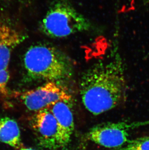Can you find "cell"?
<instances>
[{
  "label": "cell",
  "instance_id": "obj_1",
  "mask_svg": "<svg viewBox=\"0 0 149 150\" xmlns=\"http://www.w3.org/2000/svg\"><path fill=\"white\" fill-rule=\"evenodd\" d=\"M80 94L85 108L98 115L116 108L124 100L126 82L121 59L99 62L85 71L80 82Z\"/></svg>",
  "mask_w": 149,
  "mask_h": 150
},
{
  "label": "cell",
  "instance_id": "obj_2",
  "mask_svg": "<svg viewBox=\"0 0 149 150\" xmlns=\"http://www.w3.org/2000/svg\"><path fill=\"white\" fill-rule=\"evenodd\" d=\"M23 66L30 80L60 82L74 74L73 63L63 52L53 46L39 43L32 46L23 57Z\"/></svg>",
  "mask_w": 149,
  "mask_h": 150
},
{
  "label": "cell",
  "instance_id": "obj_3",
  "mask_svg": "<svg viewBox=\"0 0 149 150\" xmlns=\"http://www.w3.org/2000/svg\"><path fill=\"white\" fill-rule=\"evenodd\" d=\"M90 21L74 8L68 0H57L40 23L41 32L52 38H62L88 31Z\"/></svg>",
  "mask_w": 149,
  "mask_h": 150
},
{
  "label": "cell",
  "instance_id": "obj_4",
  "mask_svg": "<svg viewBox=\"0 0 149 150\" xmlns=\"http://www.w3.org/2000/svg\"><path fill=\"white\" fill-rule=\"evenodd\" d=\"M149 125V120L137 122H108L93 126L88 137L93 142L109 149H118L128 142L130 132Z\"/></svg>",
  "mask_w": 149,
  "mask_h": 150
},
{
  "label": "cell",
  "instance_id": "obj_5",
  "mask_svg": "<svg viewBox=\"0 0 149 150\" xmlns=\"http://www.w3.org/2000/svg\"><path fill=\"white\" fill-rule=\"evenodd\" d=\"M60 83L46 82L35 88L21 92L20 99L29 110L36 112L56 102H71L72 96Z\"/></svg>",
  "mask_w": 149,
  "mask_h": 150
},
{
  "label": "cell",
  "instance_id": "obj_6",
  "mask_svg": "<svg viewBox=\"0 0 149 150\" xmlns=\"http://www.w3.org/2000/svg\"><path fill=\"white\" fill-rule=\"evenodd\" d=\"M32 125L41 146L50 150L60 149L58 124L48 108L36 112L32 117Z\"/></svg>",
  "mask_w": 149,
  "mask_h": 150
},
{
  "label": "cell",
  "instance_id": "obj_7",
  "mask_svg": "<svg viewBox=\"0 0 149 150\" xmlns=\"http://www.w3.org/2000/svg\"><path fill=\"white\" fill-rule=\"evenodd\" d=\"M70 102L60 101L48 107L58 124L60 149L66 150L71 142L74 130L73 114Z\"/></svg>",
  "mask_w": 149,
  "mask_h": 150
},
{
  "label": "cell",
  "instance_id": "obj_8",
  "mask_svg": "<svg viewBox=\"0 0 149 150\" xmlns=\"http://www.w3.org/2000/svg\"><path fill=\"white\" fill-rule=\"evenodd\" d=\"M26 38L9 23L0 21V70L8 69L12 52Z\"/></svg>",
  "mask_w": 149,
  "mask_h": 150
},
{
  "label": "cell",
  "instance_id": "obj_9",
  "mask_svg": "<svg viewBox=\"0 0 149 150\" xmlns=\"http://www.w3.org/2000/svg\"><path fill=\"white\" fill-rule=\"evenodd\" d=\"M0 142L17 149L21 146L20 131L14 119L0 117Z\"/></svg>",
  "mask_w": 149,
  "mask_h": 150
},
{
  "label": "cell",
  "instance_id": "obj_10",
  "mask_svg": "<svg viewBox=\"0 0 149 150\" xmlns=\"http://www.w3.org/2000/svg\"><path fill=\"white\" fill-rule=\"evenodd\" d=\"M115 150H149V137H144L129 140L124 146Z\"/></svg>",
  "mask_w": 149,
  "mask_h": 150
},
{
  "label": "cell",
  "instance_id": "obj_11",
  "mask_svg": "<svg viewBox=\"0 0 149 150\" xmlns=\"http://www.w3.org/2000/svg\"><path fill=\"white\" fill-rule=\"evenodd\" d=\"M10 78L8 69L0 70V95L6 96L9 93L7 84Z\"/></svg>",
  "mask_w": 149,
  "mask_h": 150
},
{
  "label": "cell",
  "instance_id": "obj_12",
  "mask_svg": "<svg viewBox=\"0 0 149 150\" xmlns=\"http://www.w3.org/2000/svg\"><path fill=\"white\" fill-rule=\"evenodd\" d=\"M20 150H35L32 148H21Z\"/></svg>",
  "mask_w": 149,
  "mask_h": 150
},
{
  "label": "cell",
  "instance_id": "obj_13",
  "mask_svg": "<svg viewBox=\"0 0 149 150\" xmlns=\"http://www.w3.org/2000/svg\"><path fill=\"white\" fill-rule=\"evenodd\" d=\"M81 150H85V149L84 147H83L82 148Z\"/></svg>",
  "mask_w": 149,
  "mask_h": 150
}]
</instances>
